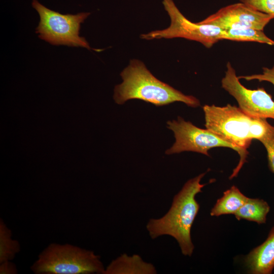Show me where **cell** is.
Listing matches in <instances>:
<instances>
[{
    "instance_id": "obj_10",
    "label": "cell",
    "mask_w": 274,
    "mask_h": 274,
    "mask_svg": "<svg viewBox=\"0 0 274 274\" xmlns=\"http://www.w3.org/2000/svg\"><path fill=\"white\" fill-rule=\"evenodd\" d=\"M245 264L253 274H270L274 268V226L266 240L246 256Z\"/></svg>"
},
{
    "instance_id": "obj_6",
    "label": "cell",
    "mask_w": 274,
    "mask_h": 274,
    "mask_svg": "<svg viewBox=\"0 0 274 274\" xmlns=\"http://www.w3.org/2000/svg\"><path fill=\"white\" fill-rule=\"evenodd\" d=\"M162 4L170 19V25L163 30L142 34L141 38L145 40L182 38L195 41L207 48L223 40L225 30L210 24H200L188 20L179 11L173 0H163Z\"/></svg>"
},
{
    "instance_id": "obj_3",
    "label": "cell",
    "mask_w": 274,
    "mask_h": 274,
    "mask_svg": "<svg viewBox=\"0 0 274 274\" xmlns=\"http://www.w3.org/2000/svg\"><path fill=\"white\" fill-rule=\"evenodd\" d=\"M120 76L123 82L115 86L114 94V99L118 104L138 99L156 106L167 105L175 101L183 102L193 108L200 105L195 97L185 95L155 78L139 60L131 59Z\"/></svg>"
},
{
    "instance_id": "obj_15",
    "label": "cell",
    "mask_w": 274,
    "mask_h": 274,
    "mask_svg": "<svg viewBox=\"0 0 274 274\" xmlns=\"http://www.w3.org/2000/svg\"><path fill=\"white\" fill-rule=\"evenodd\" d=\"M19 242L12 238V232L3 220H0V263L11 261L19 252Z\"/></svg>"
},
{
    "instance_id": "obj_8",
    "label": "cell",
    "mask_w": 274,
    "mask_h": 274,
    "mask_svg": "<svg viewBox=\"0 0 274 274\" xmlns=\"http://www.w3.org/2000/svg\"><path fill=\"white\" fill-rule=\"evenodd\" d=\"M222 87L237 101L239 108L247 115L257 118L274 119V101L264 88L249 89L243 86L230 62L226 65Z\"/></svg>"
},
{
    "instance_id": "obj_1",
    "label": "cell",
    "mask_w": 274,
    "mask_h": 274,
    "mask_svg": "<svg viewBox=\"0 0 274 274\" xmlns=\"http://www.w3.org/2000/svg\"><path fill=\"white\" fill-rule=\"evenodd\" d=\"M205 126L223 140L238 149L242 157L229 179L236 177L249 154L253 140H260L267 133L270 124L266 119L251 117L239 108L230 104L224 107L204 105Z\"/></svg>"
},
{
    "instance_id": "obj_17",
    "label": "cell",
    "mask_w": 274,
    "mask_h": 274,
    "mask_svg": "<svg viewBox=\"0 0 274 274\" xmlns=\"http://www.w3.org/2000/svg\"><path fill=\"white\" fill-rule=\"evenodd\" d=\"M254 9L274 17V0H239Z\"/></svg>"
},
{
    "instance_id": "obj_19",
    "label": "cell",
    "mask_w": 274,
    "mask_h": 274,
    "mask_svg": "<svg viewBox=\"0 0 274 274\" xmlns=\"http://www.w3.org/2000/svg\"><path fill=\"white\" fill-rule=\"evenodd\" d=\"M17 273L16 265L11 261H6L0 263L1 274H15Z\"/></svg>"
},
{
    "instance_id": "obj_14",
    "label": "cell",
    "mask_w": 274,
    "mask_h": 274,
    "mask_svg": "<svg viewBox=\"0 0 274 274\" xmlns=\"http://www.w3.org/2000/svg\"><path fill=\"white\" fill-rule=\"evenodd\" d=\"M224 39L235 41H251L274 46V41L268 38L263 30L252 28L225 29Z\"/></svg>"
},
{
    "instance_id": "obj_7",
    "label": "cell",
    "mask_w": 274,
    "mask_h": 274,
    "mask_svg": "<svg viewBox=\"0 0 274 274\" xmlns=\"http://www.w3.org/2000/svg\"><path fill=\"white\" fill-rule=\"evenodd\" d=\"M176 139L173 146L165 151L170 155L184 151H192L209 156L208 151L215 147L229 148L242 157L241 151L231 144L223 140L210 130L198 128L190 121L178 117L177 120L167 122Z\"/></svg>"
},
{
    "instance_id": "obj_13",
    "label": "cell",
    "mask_w": 274,
    "mask_h": 274,
    "mask_svg": "<svg viewBox=\"0 0 274 274\" xmlns=\"http://www.w3.org/2000/svg\"><path fill=\"white\" fill-rule=\"evenodd\" d=\"M269 210L270 207L263 199L248 198L234 215L238 220L244 219L260 224L265 223Z\"/></svg>"
},
{
    "instance_id": "obj_18",
    "label": "cell",
    "mask_w": 274,
    "mask_h": 274,
    "mask_svg": "<svg viewBox=\"0 0 274 274\" xmlns=\"http://www.w3.org/2000/svg\"><path fill=\"white\" fill-rule=\"evenodd\" d=\"M262 74H255L248 76H241L238 77L239 79H244L247 81L254 80H258L259 82L267 81L271 83L274 86V65L271 68L263 67Z\"/></svg>"
},
{
    "instance_id": "obj_11",
    "label": "cell",
    "mask_w": 274,
    "mask_h": 274,
    "mask_svg": "<svg viewBox=\"0 0 274 274\" xmlns=\"http://www.w3.org/2000/svg\"><path fill=\"white\" fill-rule=\"evenodd\" d=\"M156 273L153 265L145 262L139 255L128 256L123 254L110 263L105 268L104 274Z\"/></svg>"
},
{
    "instance_id": "obj_16",
    "label": "cell",
    "mask_w": 274,
    "mask_h": 274,
    "mask_svg": "<svg viewBox=\"0 0 274 274\" xmlns=\"http://www.w3.org/2000/svg\"><path fill=\"white\" fill-rule=\"evenodd\" d=\"M260 142L266 150L268 167L274 173V126L269 125L267 133Z\"/></svg>"
},
{
    "instance_id": "obj_2",
    "label": "cell",
    "mask_w": 274,
    "mask_h": 274,
    "mask_svg": "<svg viewBox=\"0 0 274 274\" xmlns=\"http://www.w3.org/2000/svg\"><path fill=\"white\" fill-rule=\"evenodd\" d=\"M205 174L188 180L175 195L168 211L159 219H150L146 226L152 239L163 235L173 237L185 256H191L194 249L191 229L199 209L195 196L206 185L200 184Z\"/></svg>"
},
{
    "instance_id": "obj_12",
    "label": "cell",
    "mask_w": 274,
    "mask_h": 274,
    "mask_svg": "<svg viewBox=\"0 0 274 274\" xmlns=\"http://www.w3.org/2000/svg\"><path fill=\"white\" fill-rule=\"evenodd\" d=\"M248 198L236 186H232L224 191L223 196L217 200L211 211L210 215L212 216L234 215Z\"/></svg>"
},
{
    "instance_id": "obj_5",
    "label": "cell",
    "mask_w": 274,
    "mask_h": 274,
    "mask_svg": "<svg viewBox=\"0 0 274 274\" xmlns=\"http://www.w3.org/2000/svg\"><path fill=\"white\" fill-rule=\"evenodd\" d=\"M32 6L40 16L36 32L41 39L54 45L91 49L85 38L80 36L81 24L90 13L62 14L46 8L37 0H33Z\"/></svg>"
},
{
    "instance_id": "obj_9",
    "label": "cell",
    "mask_w": 274,
    "mask_h": 274,
    "mask_svg": "<svg viewBox=\"0 0 274 274\" xmlns=\"http://www.w3.org/2000/svg\"><path fill=\"white\" fill-rule=\"evenodd\" d=\"M273 19V16L241 2L224 7L198 23L213 25L223 29L252 28L263 30Z\"/></svg>"
},
{
    "instance_id": "obj_4",
    "label": "cell",
    "mask_w": 274,
    "mask_h": 274,
    "mask_svg": "<svg viewBox=\"0 0 274 274\" xmlns=\"http://www.w3.org/2000/svg\"><path fill=\"white\" fill-rule=\"evenodd\" d=\"M31 269L37 274L104 273L105 270L100 256L94 252L56 243L40 254Z\"/></svg>"
}]
</instances>
